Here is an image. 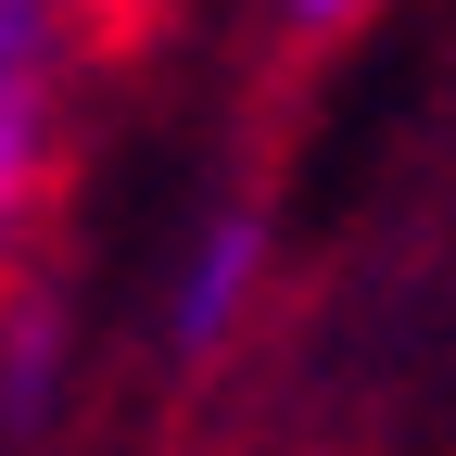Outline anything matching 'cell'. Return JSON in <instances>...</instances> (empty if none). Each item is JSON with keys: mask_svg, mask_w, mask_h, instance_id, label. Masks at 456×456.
Masks as SVG:
<instances>
[{"mask_svg": "<svg viewBox=\"0 0 456 456\" xmlns=\"http://www.w3.org/2000/svg\"><path fill=\"white\" fill-rule=\"evenodd\" d=\"M266 266H279V241H266L254 203L203 216L191 254L165 266V342H178V355H228V342L254 330V305H266Z\"/></svg>", "mask_w": 456, "mask_h": 456, "instance_id": "1", "label": "cell"}, {"mask_svg": "<svg viewBox=\"0 0 456 456\" xmlns=\"http://www.w3.org/2000/svg\"><path fill=\"white\" fill-rule=\"evenodd\" d=\"M89 51V0H0V152H13V203L38 191L51 127H64V64Z\"/></svg>", "mask_w": 456, "mask_h": 456, "instance_id": "2", "label": "cell"}, {"mask_svg": "<svg viewBox=\"0 0 456 456\" xmlns=\"http://www.w3.org/2000/svg\"><path fill=\"white\" fill-rule=\"evenodd\" d=\"M38 380H51V317L13 305V419H38Z\"/></svg>", "mask_w": 456, "mask_h": 456, "instance_id": "3", "label": "cell"}, {"mask_svg": "<svg viewBox=\"0 0 456 456\" xmlns=\"http://www.w3.org/2000/svg\"><path fill=\"white\" fill-rule=\"evenodd\" d=\"M279 13H292L305 38H330V26H355V13H368V0H279Z\"/></svg>", "mask_w": 456, "mask_h": 456, "instance_id": "4", "label": "cell"}]
</instances>
